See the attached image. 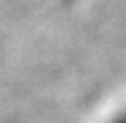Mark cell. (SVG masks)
Returning a JSON list of instances; mask_svg holds the SVG:
<instances>
[{
  "label": "cell",
  "mask_w": 126,
  "mask_h": 123,
  "mask_svg": "<svg viewBox=\"0 0 126 123\" xmlns=\"http://www.w3.org/2000/svg\"><path fill=\"white\" fill-rule=\"evenodd\" d=\"M120 123H126V121H120Z\"/></svg>",
  "instance_id": "1"
}]
</instances>
